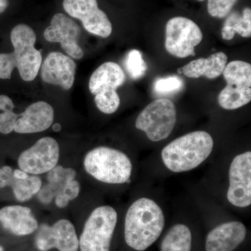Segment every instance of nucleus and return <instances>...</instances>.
<instances>
[{
    "label": "nucleus",
    "instance_id": "obj_1",
    "mask_svg": "<svg viewBox=\"0 0 251 251\" xmlns=\"http://www.w3.org/2000/svg\"><path fill=\"white\" fill-rule=\"evenodd\" d=\"M164 226V213L161 206L150 198H139L126 214V243L135 251L147 250L161 236Z\"/></svg>",
    "mask_w": 251,
    "mask_h": 251
},
{
    "label": "nucleus",
    "instance_id": "obj_2",
    "mask_svg": "<svg viewBox=\"0 0 251 251\" xmlns=\"http://www.w3.org/2000/svg\"><path fill=\"white\" fill-rule=\"evenodd\" d=\"M214 145V139L207 132H191L173 140L163 149L162 161L173 173L191 171L209 158Z\"/></svg>",
    "mask_w": 251,
    "mask_h": 251
},
{
    "label": "nucleus",
    "instance_id": "obj_3",
    "mask_svg": "<svg viewBox=\"0 0 251 251\" xmlns=\"http://www.w3.org/2000/svg\"><path fill=\"white\" fill-rule=\"evenodd\" d=\"M84 167L94 179L110 184L128 182L133 171L129 157L108 147H99L89 151L84 159Z\"/></svg>",
    "mask_w": 251,
    "mask_h": 251
},
{
    "label": "nucleus",
    "instance_id": "obj_4",
    "mask_svg": "<svg viewBox=\"0 0 251 251\" xmlns=\"http://www.w3.org/2000/svg\"><path fill=\"white\" fill-rule=\"evenodd\" d=\"M11 41L14 51L10 54L21 78L26 82L34 80L42 64L41 51L34 46L36 41L35 32L27 25H18L11 31Z\"/></svg>",
    "mask_w": 251,
    "mask_h": 251
},
{
    "label": "nucleus",
    "instance_id": "obj_5",
    "mask_svg": "<svg viewBox=\"0 0 251 251\" xmlns=\"http://www.w3.org/2000/svg\"><path fill=\"white\" fill-rule=\"evenodd\" d=\"M117 222V213L111 206L96 208L89 216L81 234V251H110Z\"/></svg>",
    "mask_w": 251,
    "mask_h": 251
},
{
    "label": "nucleus",
    "instance_id": "obj_6",
    "mask_svg": "<svg viewBox=\"0 0 251 251\" xmlns=\"http://www.w3.org/2000/svg\"><path fill=\"white\" fill-rule=\"evenodd\" d=\"M227 85L219 94V103L226 110H236L251 100V65L244 61L234 60L225 68Z\"/></svg>",
    "mask_w": 251,
    "mask_h": 251
},
{
    "label": "nucleus",
    "instance_id": "obj_7",
    "mask_svg": "<svg viewBox=\"0 0 251 251\" xmlns=\"http://www.w3.org/2000/svg\"><path fill=\"white\" fill-rule=\"evenodd\" d=\"M176 122V110L169 99H158L149 104L135 121L137 129L145 132L148 139L159 142L168 138Z\"/></svg>",
    "mask_w": 251,
    "mask_h": 251
},
{
    "label": "nucleus",
    "instance_id": "obj_8",
    "mask_svg": "<svg viewBox=\"0 0 251 251\" xmlns=\"http://www.w3.org/2000/svg\"><path fill=\"white\" fill-rule=\"evenodd\" d=\"M202 31L191 20L175 17L166 25L165 47L175 57L185 58L194 56L195 47L202 40Z\"/></svg>",
    "mask_w": 251,
    "mask_h": 251
},
{
    "label": "nucleus",
    "instance_id": "obj_9",
    "mask_svg": "<svg viewBox=\"0 0 251 251\" xmlns=\"http://www.w3.org/2000/svg\"><path fill=\"white\" fill-rule=\"evenodd\" d=\"M227 199L231 204L245 208L251 204V151L234 156L229 168Z\"/></svg>",
    "mask_w": 251,
    "mask_h": 251
},
{
    "label": "nucleus",
    "instance_id": "obj_10",
    "mask_svg": "<svg viewBox=\"0 0 251 251\" xmlns=\"http://www.w3.org/2000/svg\"><path fill=\"white\" fill-rule=\"evenodd\" d=\"M63 7L69 16L80 20L91 34L103 38L112 34L111 22L106 14L99 9L97 0H64Z\"/></svg>",
    "mask_w": 251,
    "mask_h": 251
},
{
    "label": "nucleus",
    "instance_id": "obj_11",
    "mask_svg": "<svg viewBox=\"0 0 251 251\" xmlns=\"http://www.w3.org/2000/svg\"><path fill=\"white\" fill-rule=\"evenodd\" d=\"M59 147L54 138H41L30 148L23 151L18 158V166L22 171L32 175L49 173L57 166Z\"/></svg>",
    "mask_w": 251,
    "mask_h": 251
},
{
    "label": "nucleus",
    "instance_id": "obj_12",
    "mask_svg": "<svg viewBox=\"0 0 251 251\" xmlns=\"http://www.w3.org/2000/svg\"><path fill=\"white\" fill-rule=\"evenodd\" d=\"M36 246L41 251L58 249L59 251H77L78 238L74 225L61 219L52 226L43 224L36 237Z\"/></svg>",
    "mask_w": 251,
    "mask_h": 251
},
{
    "label": "nucleus",
    "instance_id": "obj_13",
    "mask_svg": "<svg viewBox=\"0 0 251 251\" xmlns=\"http://www.w3.org/2000/svg\"><path fill=\"white\" fill-rule=\"evenodd\" d=\"M80 28L65 14H57L51 19L50 25L44 31V38L49 42L59 43L62 49L73 58L80 59L83 50L77 44Z\"/></svg>",
    "mask_w": 251,
    "mask_h": 251
},
{
    "label": "nucleus",
    "instance_id": "obj_14",
    "mask_svg": "<svg viewBox=\"0 0 251 251\" xmlns=\"http://www.w3.org/2000/svg\"><path fill=\"white\" fill-rule=\"evenodd\" d=\"M43 81L69 90L75 81L76 64L69 56L59 52H50L41 67Z\"/></svg>",
    "mask_w": 251,
    "mask_h": 251
},
{
    "label": "nucleus",
    "instance_id": "obj_15",
    "mask_svg": "<svg viewBox=\"0 0 251 251\" xmlns=\"http://www.w3.org/2000/svg\"><path fill=\"white\" fill-rule=\"evenodd\" d=\"M126 81L125 73L117 63H104L91 75L89 89L94 99L119 97L117 90Z\"/></svg>",
    "mask_w": 251,
    "mask_h": 251
},
{
    "label": "nucleus",
    "instance_id": "obj_16",
    "mask_svg": "<svg viewBox=\"0 0 251 251\" xmlns=\"http://www.w3.org/2000/svg\"><path fill=\"white\" fill-rule=\"evenodd\" d=\"M247 227L239 221H229L216 226L207 234L206 251H234L247 237Z\"/></svg>",
    "mask_w": 251,
    "mask_h": 251
},
{
    "label": "nucleus",
    "instance_id": "obj_17",
    "mask_svg": "<svg viewBox=\"0 0 251 251\" xmlns=\"http://www.w3.org/2000/svg\"><path fill=\"white\" fill-rule=\"evenodd\" d=\"M53 121L52 105L45 101H38L18 115L14 130L18 133H39L50 128Z\"/></svg>",
    "mask_w": 251,
    "mask_h": 251
},
{
    "label": "nucleus",
    "instance_id": "obj_18",
    "mask_svg": "<svg viewBox=\"0 0 251 251\" xmlns=\"http://www.w3.org/2000/svg\"><path fill=\"white\" fill-rule=\"evenodd\" d=\"M0 222L18 236L28 235L38 228V222L27 206H7L0 209Z\"/></svg>",
    "mask_w": 251,
    "mask_h": 251
},
{
    "label": "nucleus",
    "instance_id": "obj_19",
    "mask_svg": "<svg viewBox=\"0 0 251 251\" xmlns=\"http://www.w3.org/2000/svg\"><path fill=\"white\" fill-rule=\"evenodd\" d=\"M227 57L224 52H219L211 54L208 58H200L185 65L183 74L190 78L204 76L214 79L220 76L227 65Z\"/></svg>",
    "mask_w": 251,
    "mask_h": 251
},
{
    "label": "nucleus",
    "instance_id": "obj_20",
    "mask_svg": "<svg viewBox=\"0 0 251 251\" xmlns=\"http://www.w3.org/2000/svg\"><path fill=\"white\" fill-rule=\"evenodd\" d=\"M192 234L188 226L176 224L169 229L161 243V251H191Z\"/></svg>",
    "mask_w": 251,
    "mask_h": 251
},
{
    "label": "nucleus",
    "instance_id": "obj_21",
    "mask_svg": "<svg viewBox=\"0 0 251 251\" xmlns=\"http://www.w3.org/2000/svg\"><path fill=\"white\" fill-rule=\"evenodd\" d=\"M236 33L242 37L250 38L251 36V10L245 8L242 16L237 12L229 15L224 27L221 30V35L225 40L233 39Z\"/></svg>",
    "mask_w": 251,
    "mask_h": 251
},
{
    "label": "nucleus",
    "instance_id": "obj_22",
    "mask_svg": "<svg viewBox=\"0 0 251 251\" xmlns=\"http://www.w3.org/2000/svg\"><path fill=\"white\" fill-rule=\"evenodd\" d=\"M9 186L12 188L16 199L20 202H25L37 194L42 186V181L36 175H29L25 179H16L13 176Z\"/></svg>",
    "mask_w": 251,
    "mask_h": 251
},
{
    "label": "nucleus",
    "instance_id": "obj_23",
    "mask_svg": "<svg viewBox=\"0 0 251 251\" xmlns=\"http://www.w3.org/2000/svg\"><path fill=\"white\" fill-rule=\"evenodd\" d=\"M76 172L70 168L56 166L48 173L47 179L50 186L58 193L64 186L75 179Z\"/></svg>",
    "mask_w": 251,
    "mask_h": 251
},
{
    "label": "nucleus",
    "instance_id": "obj_24",
    "mask_svg": "<svg viewBox=\"0 0 251 251\" xmlns=\"http://www.w3.org/2000/svg\"><path fill=\"white\" fill-rule=\"evenodd\" d=\"M126 70L131 78L137 80L143 76L148 70V65L138 50H131L127 53L125 59Z\"/></svg>",
    "mask_w": 251,
    "mask_h": 251
},
{
    "label": "nucleus",
    "instance_id": "obj_25",
    "mask_svg": "<svg viewBox=\"0 0 251 251\" xmlns=\"http://www.w3.org/2000/svg\"><path fill=\"white\" fill-rule=\"evenodd\" d=\"M184 81L179 76L171 75L156 79L153 83V91L159 95H170L182 90Z\"/></svg>",
    "mask_w": 251,
    "mask_h": 251
},
{
    "label": "nucleus",
    "instance_id": "obj_26",
    "mask_svg": "<svg viewBox=\"0 0 251 251\" xmlns=\"http://www.w3.org/2000/svg\"><path fill=\"white\" fill-rule=\"evenodd\" d=\"M80 186L75 179L68 183L54 197L56 205L59 208L66 207L69 201L75 199L80 193Z\"/></svg>",
    "mask_w": 251,
    "mask_h": 251
},
{
    "label": "nucleus",
    "instance_id": "obj_27",
    "mask_svg": "<svg viewBox=\"0 0 251 251\" xmlns=\"http://www.w3.org/2000/svg\"><path fill=\"white\" fill-rule=\"evenodd\" d=\"M237 0H208V13L212 17L224 18L228 16Z\"/></svg>",
    "mask_w": 251,
    "mask_h": 251
},
{
    "label": "nucleus",
    "instance_id": "obj_28",
    "mask_svg": "<svg viewBox=\"0 0 251 251\" xmlns=\"http://www.w3.org/2000/svg\"><path fill=\"white\" fill-rule=\"evenodd\" d=\"M18 115L14 111L4 112L0 114V133L9 134L14 129Z\"/></svg>",
    "mask_w": 251,
    "mask_h": 251
},
{
    "label": "nucleus",
    "instance_id": "obj_29",
    "mask_svg": "<svg viewBox=\"0 0 251 251\" xmlns=\"http://www.w3.org/2000/svg\"><path fill=\"white\" fill-rule=\"evenodd\" d=\"M15 68L10 53H0V79L11 78Z\"/></svg>",
    "mask_w": 251,
    "mask_h": 251
},
{
    "label": "nucleus",
    "instance_id": "obj_30",
    "mask_svg": "<svg viewBox=\"0 0 251 251\" xmlns=\"http://www.w3.org/2000/svg\"><path fill=\"white\" fill-rule=\"evenodd\" d=\"M56 195L57 192L49 184H47L44 186H41V189L37 193V198L41 203L46 204L52 202Z\"/></svg>",
    "mask_w": 251,
    "mask_h": 251
},
{
    "label": "nucleus",
    "instance_id": "obj_31",
    "mask_svg": "<svg viewBox=\"0 0 251 251\" xmlns=\"http://www.w3.org/2000/svg\"><path fill=\"white\" fill-rule=\"evenodd\" d=\"M13 176V170L11 167L4 166L0 168V188L9 186Z\"/></svg>",
    "mask_w": 251,
    "mask_h": 251
},
{
    "label": "nucleus",
    "instance_id": "obj_32",
    "mask_svg": "<svg viewBox=\"0 0 251 251\" xmlns=\"http://www.w3.org/2000/svg\"><path fill=\"white\" fill-rule=\"evenodd\" d=\"M14 107L12 100L9 97L4 94L0 95V110L3 112L13 111Z\"/></svg>",
    "mask_w": 251,
    "mask_h": 251
},
{
    "label": "nucleus",
    "instance_id": "obj_33",
    "mask_svg": "<svg viewBox=\"0 0 251 251\" xmlns=\"http://www.w3.org/2000/svg\"><path fill=\"white\" fill-rule=\"evenodd\" d=\"M13 175L15 178L19 179H25L29 176L27 173L22 170H15L14 171H13Z\"/></svg>",
    "mask_w": 251,
    "mask_h": 251
},
{
    "label": "nucleus",
    "instance_id": "obj_34",
    "mask_svg": "<svg viewBox=\"0 0 251 251\" xmlns=\"http://www.w3.org/2000/svg\"><path fill=\"white\" fill-rule=\"evenodd\" d=\"M9 6V0H0V14L4 13Z\"/></svg>",
    "mask_w": 251,
    "mask_h": 251
},
{
    "label": "nucleus",
    "instance_id": "obj_35",
    "mask_svg": "<svg viewBox=\"0 0 251 251\" xmlns=\"http://www.w3.org/2000/svg\"><path fill=\"white\" fill-rule=\"evenodd\" d=\"M52 128L54 132H59L62 129V126H61L60 124L56 123L52 125Z\"/></svg>",
    "mask_w": 251,
    "mask_h": 251
},
{
    "label": "nucleus",
    "instance_id": "obj_36",
    "mask_svg": "<svg viewBox=\"0 0 251 251\" xmlns=\"http://www.w3.org/2000/svg\"><path fill=\"white\" fill-rule=\"evenodd\" d=\"M177 72H178V74H183L182 69H181V68H179V69H178Z\"/></svg>",
    "mask_w": 251,
    "mask_h": 251
},
{
    "label": "nucleus",
    "instance_id": "obj_37",
    "mask_svg": "<svg viewBox=\"0 0 251 251\" xmlns=\"http://www.w3.org/2000/svg\"><path fill=\"white\" fill-rule=\"evenodd\" d=\"M0 251H3V248L1 247H0Z\"/></svg>",
    "mask_w": 251,
    "mask_h": 251
},
{
    "label": "nucleus",
    "instance_id": "obj_38",
    "mask_svg": "<svg viewBox=\"0 0 251 251\" xmlns=\"http://www.w3.org/2000/svg\"><path fill=\"white\" fill-rule=\"evenodd\" d=\"M198 1H204V0H198Z\"/></svg>",
    "mask_w": 251,
    "mask_h": 251
}]
</instances>
